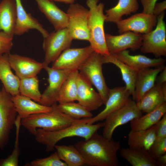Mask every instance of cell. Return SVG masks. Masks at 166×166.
<instances>
[{
    "label": "cell",
    "instance_id": "22",
    "mask_svg": "<svg viewBox=\"0 0 166 166\" xmlns=\"http://www.w3.org/2000/svg\"><path fill=\"white\" fill-rule=\"evenodd\" d=\"M16 17L15 0H2L0 3V32L13 38Z\"/></svg>",
    "mask_w": 166,
    "mask_h": 166
},
{
    "label": "cell",
    "instance_id": "21",
    "mask_svg": "<svg viewBox=\"0 0 166 166\" xmlns=\"http://www.w3.org/2000/svg\"><path fill=\"white\" fill-rule=\"evenodd\" d=\"M165 66L164 65L154 68H147L138 72L135 85V101H139L154 87L158 74Z\"/></svg>",
    "mask_w": 166,
    "mask_h": 166
},
{
    "label": "cell",
    "instance_id": "38",
    "mask_svg": "<svg viewBox=\"0 0 166 166\" xmlns=\"http://www.w3.org/2000/svg\"><path fill=\"white\" fill-rule=\"evenodd\" d=\"M13 38L0 32V56L10 53L13 45Z\"/></svg>",
    "mask_w": 166,
    "mask_h": 166
},
{
    "label": "cell",
    "instance_id": "15",
    "mask_svg": "<svg viewBox=\"0 0 166 166\" xmlns=\"http://www.w3.org/2000/svg\"><path fill=\"white\" fill-rule=\"evenodd\" d=\"M105 40L110 54H114L130 49L133 50L140 49L142 43V34L127 32L118 35L105 34Z\"/></svg>",
    "mask_w": 166,
    "mask_h": 166
},
{
    "label": "cell",
    "instance_id": "25",
    "mask_svg": "<svg viewBox=\"0 0 166 166\" xmlns=\"http://www.w3.org/2000/svg\"><path fill=\"white\" fill-rule=\"evenodd\" d=\"M156 138L155 125L145 130H131L128 135V144L132 148L148 151Z\"/></svg>",
    "mask_w": 166,
    "mask_h": 166
},
{
    "label": "cell",
    "instance_id": "30",
    "mask_svg": "<svg viewBox=\"0 0 166 166\" xmlns=\"http://www.w3.org/2000/svg\"><path fill=\"white\" fill-rule=\"evenodd\" d=\"M166 113V102L152 111L130 121L131 129L134 130H145L156 124Z\"/></svg>",
    "mask_w": 166,
    "mask_h": 166
},
{
    "label": "cell",
    "instance_id": "39",
    "mask_svg": "<svg viewBox=\"0 0 166 166\" xmlns=\"http://www.w3.org/2000/svg\"><path fill=\"white\" fill-rule=\"evenodd\" d=\"M155 125L156 137H166V113Z\"/></svg>",
    "mask_w": 166,
    "mask_h": 166
},
{
    "label": "cell",
    "instance_id": "6",
    "mask_svg": "<svg viewBox=\"0 0 166 166\" xmlns=\"http://www.w3.org/2000/svg\"><path fill=\"white\" fill-rule=\"evenodd\" d=\"M164 12L157 17L155 29L142 34L140 51L145 53H151L156 58L166 56V28L164 21Z\"/></svg>",
    "mask_w": 166,
    "mask_h": 166
},
{
    "label": "cell",
    "instance_id": "3",
    "mask_svg": "<svg viewBox=\"0 0 166 166\" xmlns=\"http://www.w3.org/2000/svg\"><path fill=\"white\" fill-rule=\"evenodd\" d=\"M50 112L31 115L22 119L21 124L30 133L34 135L37 129L52 131L60 130L73 124L75 121L58 108L57 102L51 106Z\"/></svg>",
    "mask_w": 166,
    "mask_h": 166
},
{
    "label": "cell",
    "instance_id": "27",
    "mask_svg": "<svg viewBox=\"0 0 166 166\" xmlns=\"http://www.w3.org/2000/svg\"><path fill=\"white\" fill-rule=\"evenodd\" d=\"M102 61L103 64L112 63L119 69L125 85V86L134 100L135 85L138 72L110 54L103 56Z\"/></svg>",
    "mask_w": 166,
    "mask_h": 166
},
{
    "label": "cell",
    "instance_id": "4",
    "mask_svg": "<svg viewBox=\"0 0 166 166\" xmlns=\"http://www.w3.org/2000/svg\"><path fill=\"white\" fill-rule=\"evenodd\" d=\"M99 0H87L89 8L88 25L89 34L90 45L95 52L104 56L110 54L107 47L104 22L106 17L104 13V4H98Z\"/></svg>",
    "mask_w": 166,
    "mask_h": 166
},
{
    "label": "cell",
    "instance_id": "45",
    "mask_svg": "<svg viewBox=\"0 0 166 166\" xmlns=\"http://www.w3.org/2000/svg\"><path fill=\"white\" fill-rule=\"evenodd\" d=\"M1 91L0 90V93Z\"/></svg>",
    "mask_w": 166,
    "mask_h": 166
},
{
    "label": "cell",
    "instance_id": "19",
    "mask_svg": "<svg viewBox=\"0 0 166 166\" xmlns=\"http://www.w3.org/2000/svg\"><path fill=\"white\" fill-rule=\"evenodd\" d=\"M110 54L137 72L146 68L164 65L165 62V60L161 57L151 58L141 54L132 55L127 50Z\"/></svg>",
    "mask_w": 166,
    "mask_h": 166
},
{
    "label": "cell",
    "instance_id": "31",
    "mask_svg": "<svg viewBox=\"0 0 166 166\" xmlns=\"http://www.w3.org/2000/svg\"><path fill=\"white\" fill-rule=\"evenodd\" d=\"M78 73V70L73 71L69 73L57 95L56 102L61 104L77 101V80Z\"/></svg>",
    "mask_w": 166,
    "mask_h": 166
},
{
    "label": "cell",
    "instance_id": "33",
    "mask_svg": "<svg viewBox=\"0 0 166 166\" xmlns=\"http://www.w3.org/2000/svg\"><path fill=\"white\" fill-rule=\"evenodd\" d=\"M39 86V80L37 76L20 79L19 87V93L39 103L42 94Z\"/></svg>",
    "mask_w": 166,
    "mask_h": 166
},
{
    "label": "cell",
    "instance_id": "7",
    "mask_svg": "<svg viewBox=\"0 0 166 166\" xmlns=\"http://www.w3.org/2000/svg\"><path fill=\"white\" fill-rule=\"evenodd\" d=\"M73 39L67 27L55 30L44 38L42 47L44 68L53 62L65 50L70 48Z\"/></svg>",
    "mask_w": 166,
    "mask_h": 166
},
{
    "label": "cell",
    "instance_id": "43",
    "mask_svg": "<svg viewBox=\"0 0 166 166\" xmlns=\"http://www.w3.org/2000/svg\"><path fill=\"white\" fill-rule=\"evenodd\" d=\"M155 161L157 166H166V154L158 157Z\"/></svg>",
    "mask_w": 166,
    "mask_h": 166
},
{
    "label": "cell",
    "instance_id": "35",
    "mask_svg": "<svg viewBox=\"0 0 166 166\" xmlns=\"http://www.w3.org/2000/svg\"><path fill=\"white\" fill-rule=\"evenodd\" d=\"M26 165L28 166H67L60 160L56 151L47 157L33 160Z\"/></svg>",
    "mask_w": 166,
    "mask_h": 166
},
{
    "label": "cell",
    "instance_id": "23",
    "mask_svg": "<svg viewBox=\"0 0 166 166\" xmlns=\"http://www.w3.org/2000/svg\"><path fill=\"white\" fill-rule=\"evenodd\" d=\"M18 115L22 119L34 114L50 112L49 107L37 103L30 98L19 94L12 97Z\"/></svg>",
    "mask_w": 166,
    "mask_h": 166
},
{
    "label": "cell",
    "instance_id": "16",
    "mask_svg": "<svg viewBox=\"0 0 166 166\" xmlns=\"http://www.w3.org/2000/svg\"><path fill=\"white\" fill-rule=\"evenodd\" d=\"M77 99L79 103L90 111L96 110L104 104L102 98L92 85L79 72L77 80Z\"/></svg>",
    "mask_w": 166,
    "mask_h": 166
},
{
    "label": "cell",
    "instance_id": "11",
    "mask_svg": "<svg viewBox=\"0 0 166 166\" xmlns=\"http://www.w3.org/2000/svg\"><path fill=\"white\" fill-rule=\"evenodd\" d=\"M131 94L125 86L117 87L109 91L107 100L105 105V107L96 116L90 118L77 120V122L93 124L105 120L111 113L120 109L128 101Z\"/></svg>",
    "mask_w": 166,
    "mask_h": 166
},
{
    "label": "cell",
    "instance_id": "32",
    "mask_svg": "<svg viewBox=\"0 0 166 166\" xmlns=\"http://www.w3.org/2000/svg\"><path fill=\"white\" fill-rule=\"evenodd\" d=\"M55 149L61 160L67 166L86 165L85 162L79 151L73 145H56Z\"/></svg>",
    "mask_w": 166,
    "mask_h": 166
},
{
    "label": "cell",
    "instance_id": "29",
    "mask_svg": "<svg viewBox=\"0 0 166 166\" xmlns=\"http://www.w3.org/2000/svg\"><path fill=\"white\" fill-rule=\"evenodd\" d=\"M119 150L120 156L132 166H157L147 150L129 147Z\"/></svg>",
    "mask_w": 166,
    "mask_h": 166
},
{
    "label": "cell",
    "instance_id": "13",
    "mask_svg": "<svg viewBox=\"0 0 166 166\" xmlns=\"http://www.w3.org/2000/svg\"><path fill=\"white\" fill-rule=\"evenodd\" d=\"M157 22V17L153 14L142 12L126 19H122L116 24L118 32L120 34L129 31L143 34L152 31Z\"/></svg>",
    "mask_w": 166,
    "mask_h": 166
},
{
    "label": "cell",
    "instance_id": "12",
    "mask_svg": "<svg viewBox=\"0 0 166 166\" xmlns=\"http://www.w3.org/2000/svg\"><path fill=\"white\" fill-rule=\"evenodd\" d=\"M94 52L89 45L81 48H69L53 62L51 67L71 72L78 70L81 65Z\"/></svg>",
    "mask_w": 166,
    "mask_h": 166
},
{
    "label": "cell",
    "instance_id": "26",
    "mask_svg": "<svg viewBox=\"0 0 166 166\" xmlns=\"http://www.w3.org/2000/svg\"><path fill=\"white\" fill-rule=\"evenodd\" d=\"M165 102H166V95L162 91L161 85L156 83L153 87L136 102V104L140 111L147 113Z\"/></svg>",
    "mask_w": 166,
    "mask_h": 166
},
{
    "label": "cell",
    "instance_id": "40",
    "mask_svg": "<svg viewBox=\"0 0 166 166\" xmlns=\"http://www.w3.org/2000/svg\"><path fill=\"white\" fill-rule=\"evenodd\" d=\"M158 0H140L143 7L142 12L148 14H153L154 6Z\"/></svg>",
    "mask_w": 166,
    "mask_h": 166
},
{
    "label": "cell",
    "instance_id": "37",
    "mask_svg": "<svg viewBox=\"0 0 166 166\" xmlns=\"http://www.w3.org/2000/svg\"><path fill=\"white\" fill-rule=\"evenodd\" d=\"M14 148L11 153L5 158L0 160V166H17L18 165L20 150L18 144V134H16Z\"/></svg>",
    "mask_w": 166,
    "mask_h": 166
},
{
    "label": "cell",
    "instance_id": "10",
    "mask_svg": "<svg viewBox=\"0 0 166 166\" xmlns=\"http://www.w3.org/2000/svg\"><path fill=\"white\" fill-rule=\"evenodd\" d=\"M66 13L68 17L67 28L73 39L89 42V10L81 4L74 3L69 5Z\"/></svg>",
    "mask_w": 166,
    "mask_h": 166
},
{
    "label": "cell",
    "instance_id": "18",
    "mask_svg": "<svg viewBox=\"0 0 166 166\" xmlns=\"http://www.w3.org/2000/svg\"><path fill=\"white\" fill-rule=\"evenodd\" d=\"M16 5V17L14 28V35H21L30 29L38 30L44 38L49 33L39 21L27 13L24 8L21 0H15Z\"/></svg>",
    "mask_w": 166,
    "mask_h": 166
},
{
    "label": "cell",
    "instance_id": "1",
    "mask_svg": "<svg viewBox=\"0 0 166 166\" xmlns=\"http://www.w3.org/2000/svg\"><path fill=\"white\" fill-rule=\"evenodd\" d=\"M83 157L86 165L91 166H119L117 154L120 143L109 139L97 132L89 139L81 140L74 145Z\"/></svg>",
    "mask_w": 166,
    "mask_h": 166
},
{
    "label": "cell",
    "instance_id": "34",
    "mask_svg": "<svg viewBox=\"0 0 166 166\" xmlns=\"http://www.w3.org/2000/svg\"><path fill=\"white\" fill-rule=\"evenodd\" d=\"M57 107L61 112L75 120L90 118L93 116L91 111L78 102L73 101L59 104Z\"/></svg>",
    "mask_w": 166,
    "mask_h": 166
},
{
    "label": "cell",
    "instance_id": "2",
    "mask_svg": "<svg viewBox=\"0 0 166 166\" xmlns=\"http://www.w3.org/2000/svg\"><path fill=\"white\" fill-rule=\"evenodd\" d=\"M76 120L73 124L56 131L37 129L34 135L36 141L45 146L46 152H50L55 149L57 143L64 138L77 136L87 140L104 126V122L89 124L77 122Z\"/></svg>",
    "mask_w": 166,
    "mask_h": 166
},
{
    "label": "cell",
    "instance_id": "17",
    "mask_svg": "<svg viewBox=\"0 0 166 166\" xmlns=\"http://www.w3.org/2000/svg\"><path fill=\"white\" fill-rule=\"evenodd\" d=\"M8 57L11 69L20 79L37 76L44 68L42 63L29 57L10 53Z\"/></svg>",
    "mask_w": 166,
    "mask_h": 166
},
{
    "label": "cell",
    "instance_id": "24",
    "mask_svg": "<svg viewBox=\"0 0 166 166\" xmlns=\"http://www.w3.org/2000/svg\"><path fill=\"white\" fill-rule=\"evenodd\" d=\"M8 54L0 56V80L6 91L13 97L20 94V79L11 70L8 61Z\"/></svg>",
    "mask_w": 166,
    "mask_h": 166
},
{
    "label": "cell",
    "instance_id": "42",
    "mask_svg": "<svg viewBox=\"0 0 166 166\" xmlns=\"http://www.w3.org/2000/svg\"><path fill=\"white\" fill-rule=\"evenodd\" d=\"M160 73V75L158 76H157L156 82V84L161 85L162 84L166 83V66Z\"/></svg>",
    "mask_w": 166,
    "mask_h": 166
},
{
    "label": "cell",
    "instance_id": "36",
    "mask_svg": "<svg viewBox=\"0 0 166 166\" xmlns=\"http://www.w3.org/2000/svg\"><path fill=\"white\" fill-rule=\"evenodd\" d=\"M148 151L155 160L158 157L166 154V137H156Z\"/></svg>",
    "mask_w": 166,
    "mask_h": 166
},
{
    "label": "cell",
    "instance_id": "5",
    "mask_svg": "<svg viewBox=\"0 0 166 166\" xmlns=\"http://www.w3.org/2000/svg\"><path fill=\"white\" fill-rule=\"evenodd\" d=\"M103 55L93 52L78 69L79 73L97 89L105 105L110 89L107 86L102 70Z\"/></svg>",
    "mask_w": 166,
    "mask_h": 166
},
{
    "label": "cell",
    "instance_id": "28",
    "mask_svg": "<svg viewBox=\"0 0 166 166\" xmlns=\"http://www.w3.org/2000/svg\"><path fill=\"white\" fill-rule=\"evenodd\" d=\"M139 7L137 0H119L114 6L105 10V22L116 24L124 15L136 13Z\"/></svg>",
    "mask_w": 166,
    "mask_h": 166
},
{
    "label": "cell",
    "instance_id": "14",
    "mask_svg": "<svg viewBox=\"0 0 166 166\" xmlns=\"http://www.w3.org/2000/svg\"><path fill=\"white\" fill-rule=\"evenodd\" d=\"M48 75V85L42 94L39 103L50 107L55 102L57 95L65 81L71 72L61 69H56L49 66L44 67Z\"/></svg>",
    "mask_w": 166,
    "mask_h": 166
},
{
    "label": "cell",
    "instance_id": "8",
    "mask_svg": "<svg viewBox=\"0 0 166 166\" xmlns=\"http://www.w3.org/2000/svg\"><path fill=\"white\" fill-rule=\"evenodd\" d=\"M17 114L12 96L3 87L0 93V149L2 150L8 144Z\"/></svg>",
    "mask_w": 166,
    "mask_h": 166
},
{
    "label": "cell",
    "instance_id": "44",
    "mask_svg": "<svg viewBox=\"0 0 166 166\" xmlns=\"http://www.w3.org/2000/svg\"><path fill=\"white\" fill-rule=\"evenodd\" d=\"M53 1H56L65 3V4H72L74 3L76 0H50Z\"/></svg>",
    "mask_w": 166,
    "mask_h": 166
},
{
    "label": "cell",
    "instance_id": "20",
    "mask_svg": "<svg viewBox=\"0 0 166 166\" xmlns=\"http://www.w3.org/2000/svg\"><path fill=\"white\" fill-rule=\"evenodd\" d=\"M40 11L52 25L55 30L67 27L68 17L67 13L61 10L50 0H35Z\"/></svg>",
    "mask_w": 166,
    "mask_h": 166
},
{
    "label": "cell",
    "instance_id": "9",
    "mask_svg": "<svg viewBox=\"0 0 166 166\" xmlns=\"http://www.w3.org/2000/svg\"><path fill=\"white\" fill-rule=\"evenodd\" d=\"M142 115L135 101L130 98L123 107L110 114L105 119L102 135L109 139H112L115 130Z\"/></svg>",
    "mask_w": 166,
    "mask_h": 166
},
{
    "label": "cell",
    "instance_id": "41",
    "mask_svg": "<svg viewBox=\"0 0 166 166\" xmlns=\"http://www.w3.org/2000/svg\"><path fill=\"white\" fill-rule=\"evenodd\" d=\"M166 9V1L164 0L161 2L156 3L155 4L152 14L157 17L160 14L164 12Z\"/></svg>",
    "mask_w": 166,
    "mask_h": 166
}]
</instances>
